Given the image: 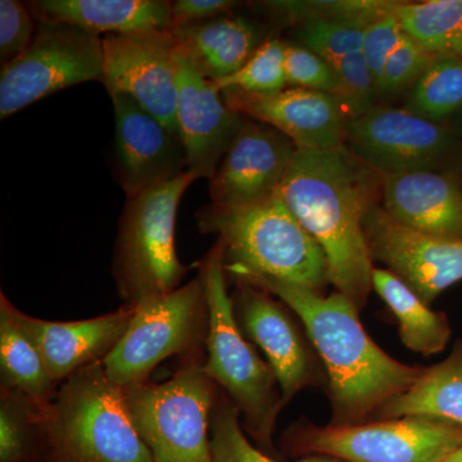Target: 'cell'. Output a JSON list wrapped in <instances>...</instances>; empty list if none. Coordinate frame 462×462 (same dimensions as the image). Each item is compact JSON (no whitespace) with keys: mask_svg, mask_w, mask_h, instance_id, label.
Instances as JSON below:
<instances>
[{"mask_svg":"<svg viewBox=\"0 0 462 462\" xmlns=\"http://www.w3.org/2000/svg\"><path fill=\"white\" fill-rule=\"evenodd\" d=\"M178 125L188 156V171L211 179L238 134L245 116L231 109L223 91L176 48Z\"/></svg>","mask_w":462,"mask_h":462,"instance_id":"16","label":"cell"},{"mask_svg":"<svg viewBox=\"0 0 462 462\" xmlns=\"http://www.w3.org/2000/svg\"><path fill=\"white\" fill-rule=\"evenodd\" d=\"M285 78L289 88L322 91L330 96L336 89L333 67L302 45L285 44Z\"/></svg>","mask_w":462,"mask_h":462,"instance_id":"35","label":"cell"},{"mask_svg":"<svg viewBox=\"0 0 462 462\" xmlns=\"http://www.w3.org/2000/svg\"><path fill=\"white\" fill-rule=\"evenodd\" d=\"M366 26L346 21L319 20L298 25L297 41L329 65L363 50Z\"/></svg>","mask_w":462,"mask_h":462,"instance_id":"32","label":"cell"},{"mask_svg":"<svg viewBox=\"0 0 462 462\" xmlns=\"http://www.w3.org/2000/svg\"><path fill=\"white\" fill-rule=\"evenodd\" d=\"M102 38L65 23H38L35 38L0 72V118L74 85L100 81Z\"/></svg>","mask_w":462,"mask_h":462,"instance_id":"9","label":"cell"},{"mask_svg":"<svg viewBox=\"0 0 462 462\" xmlns=\"http://www.w3.org/2000/svg\"><path fill=\"white\" fill-rule=\"evenodd\" d=\"M197 266L209 312L203 369L236 404L248 433L270 451L276 418L285 403L272 367L258 356L236 321L225 281L221 242Z\"/></svg>","mask_w":462,"mask_h":462,"instance_id":"5","label":"cell"},{"mask_svg":"<svg viewBox=\"0 0 462 462\" xmlns=\"http://www.w3.org/2000/svg\"><path fill=\"white\" fill-rule=\"evenodd\" d=\"M346 147L379 175L438 170L454 172L462 143L442 126L402 108L375 107L349 121Z\"/></svg>","mask_w":462,"mask_h":462,"instance_id":"10","label":"cell"},{"mask_svg":"<svg viewBox=\"0 0 462 462\" xmlns=\"http://www.w3.org/2000/svg\"><path fill=\"white\" fill-rule=\"evenodd\" d=\"M403 32L433 57H462V0L400 2Z\"/></svg>","mask_w":462,"mask_h":462,"instance_id":"26","label":"cell"},{"mask_svg":"<svg viewBox=\"0 0 462 462\" xmlns=\"http://www.w3.org/2000/svg\"><path fill=\"white\" fill-rule=\"evenodd\" d=\"M461 123H462V118H461Z\"/></svg>","mask_w":462,"mask_h":462,"instance_id":"40","label":"cell"},{"mask_svg":"<svg viewBox=\"0 0 462 462\" xmlns=\"http://www.w3.org/2000/svg\"><path fill=\"white\" fill-rule=\"evenodd\" d=\"M36 23H65L94 35L172 30L171 2L163 0H33Z\"/></svg>","mask_w":462,"mask_h":462,"instance_id":"21","label":"cell"},{"mask_svg":"<svg viewBox=\"0 0 462 462\" xmlns=\"http://www.w3.org/2000/svg\"><path fill=\"white\" fill-rule=\"evenodd\" d=\"M234 314L243 334L263 349L284 403L314 379L311 356L291 316L269 291L239 282Z\"/></svg>","mask_w":462,"mask_h":462,"instance_id":"18","label":"cell"},{"mask_svg":"<svg viewBox=\"0 0 462 462\" xmlns=\"http://www.w3.org/2000/svg\"><path fill=\"white\" fill-rule=\"evenodd\" d=\"M380 178L346 147L298 149L279 188L291 214L324 251L331 284L357 309L373 288L365 218L379 197Z\"/></svg>","mask_w":462,"mask_h":462,"instance_id":"1","label":"cell"},{"mask_svg":"<svg viewBox=\"0 0 462 462\" xmlns=\"http://www.w3.org/2000/svg\"><path fill=\"white\" fill-rule=\"evenodd\" d=\"M125 404L154 462H212L209 419L220 388L189 363L162 383L123 388Z\"/></svg>","mask_w":462,"mask_h":462,"instance_id":"7","label":"cell"},{"mask_svg":"<svg viewBox=\"0 0 462 462\" xmlns=\"http://www.w3.org/2000/svg\"><path fill=\"white\" fill-rule=\"evenodd\" d=\"M297 147L269 125L249 120L242 126L220 165L209 179L212 211L257 205L278 193Z\"/></svg>","mask_w":462,"mask_h":462,"instance_id":"14","label":"cell"},{"mask_svg":"<svg viewBox=\"0 0 462 462\" xmlns=\"http://www.w3.org/2000/svg\"><path fill=\"white\" fill-rule=\"evenodd\" d=\"M238 281L275 294L305 324L329 378L333 425L361 424L374 410L411 388L424 372L382 351L365 331L357 307L339 291L324 297L314 289L261 275Z\"/></svg>","mask_w":462,"mask_h":462,"instance_id":"2","label":"cell"},{"mask_svg":"<svg viewBox=\"0 0 462 462\" xmlns=\"http://www.w3.org/2000/svg\"><path fill=\"white\" fill-rule=\"evenodd\" d=\"M231 109L284 134L300 151L346 147L348 118L337 100L322 91L285 88L273 96L223 90Z\"/></svg>","mask_w":462,"mask_h":462,"instance_id":"17","label":"cell"},{"mask_svg":"<svg viewBox=\"0 0 462 462\" xmlns=\"http://www.w3.org/2000/svg\"><path fill=\"white\" fill-rule=\"evenodd\" d=\"M330 66L336 74V89L331 97L348 121L356 120L375 107L378 90L361 51Z\"/></svg>","mask_w":462,"mask_h":462,"instance_id":"33","label":"cell"},{"mask_svg":"<svg viewBox=\"0 0 462 462\" xmlns=\"http://www.w3.org/2000/svg\"><path fill=\"white\" fill-rule=\"evenodd\" d=\"M372 285L396 316L398 331L407 348L425 357L446 348L451 329L445 316L431 311L406 282L389 270L374 269Z\"/></svg>","mask_w":462,"mask_h":462,"instance_id":"25","label":"cell"},{"mask_svg":"<svg viewBox=\"0 0 462 462\" xmlns=\"http://www.w3.org/2000/svg\"><path fill=\"white\" fill-rule=\"evenodd\" d=\"M45 407L0 388V462H42Z\"/></svg>","mask_w":462,"mask_h":462,"instance_id":"27","label":"cell"},{"mask_svg":"<svg viewBox=\"0 0 462 462\" xmlns=\"http://www.w3.org/2000/svg\"><path fill=\"white\" fill-rule=\"evenodd\" d=\"M436 58L404 32L396 50L388 58L383 72L379 96L411 89Z\"/></svg>","mask_w":462,"mask_h":462,"instance_id":"34","label":"cell"},{"mask_svg":"<svg viewBox=\"0 0 462 462\" xmlns=\"http://www.w3.org/2000/svg\"><path fill=\"white\" fill-rule=\"evenodd\" d=\"M214 81V80H212ZM223 90H238L251 96H273L287 87L285 42L264 41L236 74L214 81Z\"/></svg>","mask_w":462,"mask_h":462,"instance_id":"31","label":"cell"},{"mask_svg":"<svg viewBox=\"0 0 462 462\" xmlns=\"http://www.w3.org/2000/svg\"><path fill=\"white\" fill-rule=\"evenodd\" d=\"M115 108V172L127 199L188 171L180 136L124 94H112Z\"/></svg>","mask_w":462,"mask_h":462,"instance_id":"15","label":"cell"},{"mask_svg":"<svg viewBox=\"0 0 462 462\" xmlns=\"http://www.w3.org/2000/svg\"><path fill=\"white\" fill-rule=\"evenodd\" d=\"M230 0H178L171 2L172 29L197 25L225 16L236 7Z\"/></svg>","mask_w":462,"mask_h":462,"instance_id":"38","label":"cell"},{"mask_svg":"<svg viewBox=\"0 0 462 462\" xmlns=\"http://www.w3.org/2000/svg\"><path fill=\"white\" fill-rule=\"evenodd\" d=\"M365 233L373 261L388 266L424 300L430 303L443 291L462 281V236H434L392 220L382 206H372Z\"/></svg>","mask_w":462,"mask_h":462,"instance_id":"13","label":"cell"},{"mask_svg":"<svg viewBox=\"0 0 462 462\" xmlns=\"http://www.w3.org/2000/svg\"><path fill=\"white\" fill-rule=\"evenodd\" d=\"M44 434L42 462H154L103 361L60 385L45 407Z\"/></svg>","mask_w":462,"mask_h":462,"instance_id":"3","label":"cell"},{"mask_svg":"<svg viewBox=\"0 0 462 462\" xmlns=\"http://www.w3.org/2000/svg\"><path fill=\"white\" fill-rule=\"evenodd\" d=\"M14 303L0 296V388L20 392L41 406L56 397L58 384L51 378L38 348L14 319Z\"/></svg>","mask_w":462,"mask_h":462,"instance_id":"24","label":"cell"},{"mask_svg":"<svg viewBox=\"0 0 462 462\" xmlns=\"http://www.w3.org/2000/svg\"><path fill=\"white\" fill-rule=\"evenodd\" d=\"M208 322L205 282L199 273L188 284L134 307L126 333L103 360L105 372L123 388L148 382L167 358L206 346Z\"/></svg>","mask_w":462,"mask_h":462,"instance_id":"8","label":"cell"},{"mask_svg":"<svg viewBox=\"0 0 462 462\" xmlns=\"http://www.w3.org/2000/svg\"><path fill=\"white\" fill-rule=\"evenodd\" d=\"M404 109L440 125L462 111V57H437L409 90Z\"/></svg>","mask_w":462,"mask_h":462,"instance_id":"28","label":"cell"},{"mask_svg":"<svg viewBox=\"0 0 462 462\" xmlns=\"http://www.w3.org/2000/svg\"><path fill=\"white\" fill-rule=\"evenodd\" d=\"M400 2L391 0H330V2H266L263 7L281 20L293 25L319 20L346 21L370 26L382 18L392 16Z\"/></svg>","mask_w":462,"mask_h":462,"instance_id":"29","label":"cell"},{"mask_svg":"<svg viewBox=\"0 0 462 462\" xmlns=\"http://www.w3.org/2000/svg\"><path fill=\"white\" fill-rule=\"evenodd\" d=\"M102 83L124 94L180 136L178 125L176 48L171 30L109 33L102 38Z\"/></svg>","mask_w":462,"mask_h":462,"instance_id":"12","label":"cell"},{"mask_svg":"<svg viewBox=\"0 0 462 462\" xmlns=\"http://www.w3.org/2000/svg\"><path fill=\"white\" fill-rule=\"evenodd\" d=\"M209 447L212 462H279L249 443L242 430L238 409L221 389L209 419ZM298 462L346 461L322 455Z\"/></svg>","mask_w":462,"mask_h":462,"instance_id":"30","label":"cell"},{"mask_svg":"<svg viewBox=\"0 0 462 462\" xmlns=\"http://www.w3.org/2000/svg\"><path fill=\"white\" fill-rule=\"evenodd\" d=\"M38 23L18 0L0 2V60L2 66L21 56L35 38Z\"/></svg>","mask_w":462,"mask_h":462,"instance_id":"36","label":"cell"},{"mask_svg":"<svg viewBox=\"0 0 462 462\" xmlns=\"http://www.w3.org/2000/svg\"><path fill=\"white\" fill-rule=\"evenodd\" d=\"M382 418H427L462 430V345L442 363L424 369L411 388L380 407Z\"/></svg>","mask_w":462,"mask_h":462,"instance_id":"23","label":"cell"},{"mask_svg":"<svg viewBox=\"0 0 462 462\" xmlns=\"http://www.w3.org/2000/svg\"><path fill=\"white\" fill-rule=\"evenodd\" d=\"M196 180L199 178L187 171L127 199L112 267L123 306L134 309L149 297L181 287L190 267L176 254V215L185 190Z\"/></svg>","mask_w":462,"mask_h":462,"instance_id":"6","label":"cell"},{"mask_svg":"<svg viewBox=\"0 0 462 462\" xmlns=\"http://www.w3.org/2000/svg\"><path fill=\"white\" fill-rule=\"evenodd\" d=\"M382 208L419 233L462 236V182L455 172L438 170L382 175Z\"/></svg>","mask_w":462,"mask_h":462,"instance_id":"20","label":"cell"},{"mask_svg":"<svg viewBox=\"0 0 462 462\" xmlns=\"http://www.w3.org/2000/svg\"><path fill=\"white\" fill-rule=\"evenodd\" d=\"M14 319L42 355L51 378L58 384L84 367L105 360L126 333L134 309L79 321H50L12 309Z\"/></svg>","mask_w":462,"mask_h":462,"instance_id":"19","label":"cell"},{"mask_svg":"<svg viewBox=\"0 0 462 462\" xmlns=\"http://www.w3.org/2000/svg\"><path fill=\"white\" fill-rule=\"evenodd\" d=\"M203 233L218 234L225 270L261 275L321 291L330 282L324 251L291 214L281 193L234 211L199 212Z\"/></svg>","mask_w":462,"mask_h":462,"instance_id":"4","label":"cell"},{"mask_svg":"<svg viewBox=\"0 0 462 462\" xmlns=\"http://www.w3.org/2000/svg\"><path fill=\"white\" fill-rule=\"evenodd\" d=\"M171 32L197 69L214 81L236 74L263 42L252 21L229 14Z\"/></svg>","mask_w":462,"mask_h":462,"instance_id":"22","label":"cell"},{"mask_svg":"<svg viewBox=\"0 0 462 462\" xmlns=\"http://www.w3.org/2000/svg\"><path fill=\"white\" fill-rule=\"evenodd\" d=\"M306 451L346 462H442L462 445V430L427 418L311 428L298 438Z\"/></svg>","mask_w":462,"mask_h":462,"instance_id":"11","label":"cell"},{"mask_svg":"<svg viewBox=\"0 0 462 462\" xmlns=\"http://www.w3.org/2000/svg\"><path fill=\"white\" fill-rule=\"evenodd\" d=\"M442 462H462V445L454 449Z\"/></svg>","mask_w":462,"mask_h":462,"instance_id":"39","label":"cell"},{"mask_svg":"<svg viewBox=\"0 0 462 462\" xmlns=\"http://www.w3.org/2000/svg\"><path fill=\"white\" fill-rule=\"evenodd\" d=\"M403 29L396 14L382 18L365 30L363 50L361 53L375 81L376 90L382 85L383 72L388 58L396 50L398 42L403 36Z\"/></svg>","mask_w":462,"mask_h":462,"instance_id":"37","label":"cell"}]
</instances>
